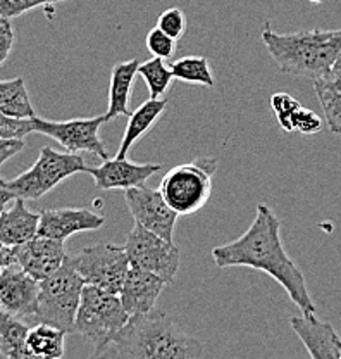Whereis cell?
Masks as SVG:
<instances>
[{
  "instance_id": "cell-7",
  "label": "cell",
  "mask_w": 341,
  "mask_h": 359,
  "mask_svg": "<svg viewBox=\"0 0 341 359\" xmlns=\"http://www.w3.org/2000/svg\"><path fill=\"white\" fill-rule=\"evenodd\" d=\"M216 170L217 161L214 157L179 164L164 175L159 190L178 215H195L211 199Z\"/></svg>"
},
{
  "instance_id": "cell-13",
  "label": "cell",
  "mask_w": 341,
  "mask_h": 359,
  "mask_svg": "<svg viewBox=\"0 0 341 359\" xmlns=\"http://www.w3.org/2000/svg\"><path fill=\"white\" fill-rule=\"evenodd\" d=\"M13 256L18 266L25 269L29 276L42 282L61 268L67 254L62 241L35 235L25 244L13 247Z\"/></svg>"
},
{
  "instance_id": "cell-20",
  "label": "cell",
  "mask_w": 341,
  "mask_h": 359,
  "mask_svg": "<svg viewBox=\"0 0 341 359\" xmlns=\"http://www.w3.org/2000/svg\"><path fill=\"white\" fill-rule=\"evenodd\" d=\"M167 104H169V100L162 99V97L160 99H148L131 112L128 116V125H126L125 135H123L121 145H119V151L116 157L128 156L130 149L133 147L134 142L140 140L144 135H147L155 126V123L159 121L160 116L166 111Z\"/></svg>"
},
{
  "instance_id": "cell-5",
  "label": "cell",
  "mask_w": 341,
  "mask_h": 359,
  "mask_svg": "<svg viewBox=\"0 0 341 359\" xmlns=\"http://www.w3.org/2000/svg\"><path fill=\"white\" fill-rule=\"evenodd\" d=\"M85 285L83 276L73 266L71 257L66 256L61 268L40 282L35 320L73 334L74 318Z\"/></svg>"
},
{
  "instance_id": "cell-32",
  "label": "cell",
  "mask_w": 341,
  "mask_h": 359,
  "mask_svg": "<svg viewBox=\"0 0 341 359\" xmlns=\"http://www.w3.org/2000/svg\"><path fill=\"white\" fill-rule=\"evenodd\" d=\"M322 119L314 111L305 109L303 106L293 116V132H300L302 135H314L322 130Z\"/></svg>"
},
{
  "instance_id": "cell-24",
  "label": "cell",
  "mask_w": 341,
  "mask_h": 359,
  "mask_svg": "<svg viewBox=\"0 0 341 359\" xmlns=\"http://www.w3.org/2000/svg\"><path fill=\"white\" fill-rule=\"evenodd\" d=\"M0 111L13 118H33L35 109L22 78L0 81Z\"/></svg>"
},
{
  "instance_id": "cell-10",
  "label": "cell",
  "mask_w": 341,
  "mask_h": 359,
  "mask_svg": "<svg viewBox=\"0 0 341 359\" xmlns=\"http://www.w3.org/2000/svg\"><path fill=\"white\" fill-rule=\"evenodd\" d=\"M106 125L104 116L95 118H76L69 121H47L33 116V132L47 135L62 145L67 152H90L100 159H109L106 145L99 137L100 126Z\"/></svg>"
},
{
  "instance_id": "cell-37",
  "label": "cell",
  "mask_w": 341,
  "mask_h": 359,
  "mask_svg": "<svg viewBox=\"0 0 341 359\" xmlns=\"http://www.w3.org/2000/svg\"><path fill=\"white\" fill-rule=\"evenodd\" d=\"M6 183H7L6 180H4L2 177H0V189H4V187H6Z\"/></svg>"
},
{
  "instance_id": "cell-15",
  "label": "cell",
  "mask_w": 341,
  "mask_h": 359,
  "mask_svg": "<svg viewBox=\"0 0 341 359\" xmlns=\"http://www.w3.org/2000/svg\"><path fill=\"white\" fill-rule=\"evenodd\" d=\"M106 218L85 208L43 209L40 212L39 235L64 242L80 231H93L104 226Z\"/></svg>"
},
{
  "instance_id": "cell-19",
  "label": "cell",
  "mask_w": 341,
  "mask_h": 359,
  "mask_svg": "<svg viewBox=\"0 0 341 359\" xmlns=\"http://www.w3.org/2000/svg\"><path fill=\"white\" fill-rule=\"evenodd\" d=\"M138 59H130V61L119 62L112 67L111 85H109V106L106 114V123L112 121L119 116H130V99L131 90H133L134 80L138 76Z\"/></svg>"
},
{
  "instance_id": "cell-23",
  "label": "cell",
  "mask_w": 341,
  "mask_h": 359,
  "mask_svg": "<svg viewBox=\"0 0 341 359\" xmlns=\"http://www.w3.org/2000/svg\"><path fill=\"white\" fill-rule=\"evenodd\" d=\"M29 328L13 314L0 309V354L9 359H28L26 337Z\"/></svg>"
},
{
  "instance_id": "cell-3",
  "label": "cell",
  "mask_w": 341,
  "mask_h": 359,
  "mask_svg": "<svg viewBox=\"0 0 341 359\" xmlns=\"http://www.w3.org/2000/svg\"><path fill=\"white\" fill-rule=\"evenodd\" d=\"M260 39L279 69L291 76L314 81L341 59V28L277 33L265 22Z\"/></svg>"
},
{
  "instance_id": "cell-9",
  "label": "cell",
  "mask_w": 341,
  "mask_h": 359,
  "mask_svg": "<svg viewBox=\"0 0 341 359\" xmlns=\"http://www.w3.org/2000/svg\"><path fill=\"white\" fill-rule=\"evenodd\" d=\"M125 250L131 266L153 273L166 283L174 282L181 266V250L174 245V242L166 241L137 223L126 237Z\"/></svg>"
},
{
  "instance_id": "cell-4",
  "label": "cell",
  "mask_w": 341,
  "mask_h": 359,
  "mask_svg": "<svg viewBox=\"0 0 341 359\" xmlns=\"http://www.w3.org/2000/svg\"><path fill=\"white\" fill-rule=\"evenodd\" d=\"M128 320L130 314L126 313L119 294L95 285H85L74 318L73 334L83 335L95 347L93 356L100 358Z\"/></svg>"
},
{
  "instance_id": "cell-16",
  "label": "cell",
  "mask_w": 341,
  "mask_h": 359,
  "mask_svg": "<svg viewBox=\"0 0 341 359\" xmlns=\"http://www.w3.org/2000/svg\"><path fill=\"white\" fill-rule=\"evenodd\" d=\"M290 325L312 359H341V339L331 323L316 318V313H302L290 318Z\"/></svg>"
},
{
  "instance_id": "cell-8",
  "label": "cell",
  "mask_w": 341,
  "mask_h": 359,
  "mask_svg": "<svg viewBox=\"0 0 341 359\" xmlns=\"http://www.w3.org/2000/svg\"><path fill=\"white\" fill-rule=\"evenodd\" d=\"M76 271L83 276L86 285L119 294L130 269V259L125 245L100 242L85 247L76 256H69Z\"/></svg>"
},
{
  "instance_id": "cell-17",
  "label": "cell",
  "mask_w": 341,
  "mask_h": 359,
  "mask_svg": "<svg viewBox=\"0 0 341 359\" xmlns=\"http://www.w3.org/2000/svg\"><path fill=\"white\" fill-rule=\"evenodd\" d=\"M166 285L167 283L160 276L145 271L141 268L130 266L125 282H123L121 292H119V297H121L123 306L130 316L144 314L155 308L157 299Z\"/></svg>"
},
{
  "instance_id": "cell-38",
  "label": "cell",
  "mask_w": 341,
  "mask_h": 359,
  "mask_svg": "<svg viewBox=\"0 0 341 359\" xmlns=\"http://www.w3.org/2000/svg\"><path fill=\"white\" fill-rule=\"evenodd\" d=\"M0 309H2V308H0Z\"/></svg>"
},
{
  "instance_id": "cell-14",
  "label": "cell",
  "mask_w": 341,
  "mask_h": 359,
  "mask_svg": "<svg viewBox=\"0 0 341 359\" xmlns=\"http://www.w3.org/2000/svg\"><path fill=\"white\" fill-rule=\"evenodd\" d=\"M162 164H140L126 157H114V159H104V163L97 168L86 166L85 173L93 178L95 187L100 190H128L145 185V182L162 171Z\"/></svg>"
},
{
  "instance_id": "cell-30",
  "label": "cell",
  "mask_w": 341,
  "mask_h": 359,
  "mask_svg": "<svg viewBox=\"0 0 341 359\" xmlns=\"http://www.w3.org/2000/svg\"><path fill=\"white\" fill-rule=\"evenodd\" d=\"M59 2H67V0H0V16L13 20L36 7L54 6Z\"/></svg>"
},
{
  "instance_id": "cell-12",
  "label": "cell",
  "mask_w": 341,
  "mask_h": 359,
  "mask_svg": "<svg viewBox=\"0 0 341 359\" xmlns=\"http://www.w3.org/2000/svg\"><path fill=\"white\" fill-rule=\"evenodd\" d=\"M40 282L16 263L0 269V308L20 320H35Z\"/></svg>"
},
{
  "instance_id": "cell-22",
  "label": "cell",
  "mask_w": 341,
  "mask_h": 359,
  "mask_svg": "<svg viewBox=\"0 0 341 359\" xmlns=\"http://www.w3.org/2000/svg\"><path fill=\"white\" fill-rule=\"evenodd\" d=\"M66 332L52 325L39 323L29 328L26 337V349L29 358L42 359H61L64 356Z\"/></svg>"
},
{
  "instance_id": "cell-29",
  "label": "cell",
  "mask_w": 341,
  "mask_h": 359,
  "mask_svg": "<svg viewBox=\"0 0 341 359\" xmlns=\"http://www.w3.org/2000/svg\"><path fill=\"white\" fill-rule=\"evenodd\" d=\"M176 42L172 36L164 33L160 28H152L147 35V48L150 50V54L153 57H162V59H169L172 54L176 52Z\"/></svg>"
},
{
  "instance_id": "cell-36",
  "label": "cell",
  "mask_w": 341,
  "mask_h": 359,
  "mask_svg": "<svg viewBox=\"0 0 341 359\" xmlns=\"http://www.w3.org/2000/svg\"><path fill=\"white\" fill-rule=\"evenodd\" d=\"M11 201H13V199H11V197H9V194H6L2 189H0V212H2L4 209H6L7 202H11Z\"/></svg>"
},
{
  "instance_id": "cell-35",
  "label": "cell",
  "mask_w": 341,
  "mask_h": 359,
  "mask_svg": "<svg viewBox=\"0 0 341 359\" xmlns=\"http://www.w3.org/2000/svg\"><path fill=\"white\" fill-rule=\"evenodd\" d=\"M14 264V256H13V247H7L0 244V269L11 266Z\"/></svg>"
},
{
  "instance_id": "cell-26",
  "label": "cell",
  "mask_w": 341,
  "mask_h": 359,
  "mask_svg": "<svg viewBox=\"0 0 341 359\" xmlns=\"http://www.w3.org/2000/svg\"><path fill=\"white\" fill-rule=\"evenodd\" d=\"M138 74L147 83L150 99H160V97H164V93L169 90L172 80H174L169 65L162 57H153L147 62H140Z\"/></svg>"
},
{
  "instance_id": "cell-2",
  "label": "cell",
  "mask_w": 341,
  "mask_h": 359,
  "mask_svg": "<svg viewBox=\"0 0 341 359\" xmlns=\"http://www.w3.org/2000/svg\"><path fill=\"white\" fill-rule=\"evenodd\" d=\"M204 356V346L186 334L166 313L152 311L130 316L114 342L100 358L195 359Z\"/></svg>"
},
{
  "instance_id": "cell-21",
  "label": "cell",
  "mask_w": 341,
  "mask_h": 359,
  "mask_svg": "<svg viewBox=\"0 0 341 359\" xmlns=\"http://www.w3.org/2000/svg\"><path fill=\"white\" fill-rule=\"evenodd\" d=\"M314 90L324 111L328 128L333 133H341V59L328 73L314 80Z\"/></svg>"
},
{
  "instance_id": "cell-18",
  "label": "cell",
  "mask_w": 341,
  "mask_h": 359,
  "mask_svg": "<svg viewBox=\"0 0 341 359\" xmlns=\"http://www.w3.org/2000/svg\"><path fill=\"white\" fill-rule=\"evenodd\" d=\"M39 212L26 208L25 199H14L9 208L0 212V244L16 247L39 235Z\"/></svg>"
},
{
  "instance_id": "cell-33",
  "label": "cell",
  "mask_w": 341,
  "mask_h": 359,
  "mask_svg": "<svg viewBox=\"0 0 341 359\" xmlns=\"http://www.w3.org/2000/svg\"><path fill=\"white\" fill-rule=\"evenodd\" d=\"M14 45V29L9 18L0 16V65L7 61Z\"/></svg>"
},
{
  "instance_id": "cell-28",
  "label": "cell",
  "mask_w": 341,
  "mask_h": 359,
  "mask_svg": "<svg viewBox=\"0 0 341 359\" xmlns=\"http://www.w3.org/2000/svg\"><path fill=\"white\" fill-rule=\"evenodd\" d=\"M155 26L174 40H179L186 32V16L178 7H171V9H166L157 18Z\"/></svg>"
},
{
  "instance_id": "cell-1",
  "label": "cell",
  "mask_w": 341,
  "mask_h": 359,
  "mask_svg": "<svg viewBox=\"0 0 341 359\" xmlns=\"http://www.w3.org/2000/svg\"><path fill=\"white\" fill-rule=\"evenodd\" d=\"M217 268L246 266L276 280L302 313H316L305 276L286 254L281 241V219L269 205L258 204L249 230L236 241L212 249Z\"/></svg>"
},
{
  "instance_id": "cell-27",
  "label": "cell",
  "mask_w": 341,
  "mask_h": 359,
  "mask_svg": "<svg viewBox=\"0 0 341 359\" xmlns=\"http://www.w3.org/2000/svg\"><path fill=\"white\" fill-rule=\"evenodd\" d=\"M300 106L302 104L288 93H274L271 97V107L274 109L277 123L284 132H293V116Z\"/></svg>"
},
{
  "instance_id": "cell-31",
  "label": "cell",
  "mask_w": 341,
  "mask_h": 359,
  "mask_svg": "<svg viewBox=\"0 0 341 359\" xmlns=\"http://www.w3.org/2000/svg\"><path fill=\"white\" fill-rule=\"evenodd\" d=\"M33 133V118H13L0 111V138H25Z\"/></svg>"
},
{
  "instance_id": "cell-34",
  "label": "cell",
  "mask_w": 341,
  "mask_h": 359,
  "mask_svg": "<svg viewBox=\"0 0 341 359\" xmlns=\"http://www.w3.org/2000/svg\"><path fill=\"white\" fill-rule=\"evenodd\" d=\"M25 149L22 138H0V166Z\"/></svg>"
},
{
  "instance_id": "cell-25",
  "label": "cell",
  "mask_w": 341,
  "mask_h": 359,
  "mask_svg": "<svg viewBox=\"0 0 341 359\" xmlns=\"http://www.w3.org/2000/svg\"><path fill=\"white\" fill-rule=\"evenodd\" d=\"M174 80H181L190 85L200 87H214V74L209 65V59L204 55H188L169 65Z\"/></svg>"
},
{
  "instance_id": "cell-6",
  "label": "cell",
  "mask_w": 341,
  "mask_h": 359,
  "mask_svg": "<svg viewBox=\"0 0 341 359\" xmlns=\"http://www.w3.org/2000/svg\"><path fill=\"white\" fill-rule=\"evenodd\" d=\"M85 170L86 164L81 154L67 151L57 152L52 147H43L36 163L20 177L7 182L2 190L9 194L13 201H39L66 178L85 173Z\"/></svg>"
},
{
  "instance_id": "cell-11",
  "label": "cell",
  "mask_w": 341,
  "mask_h": 359,
  "mask_svg": "<svg viewBox=\"0 0 341 359\" xmlns=\"http://www.w3.org/2000/svg\"><path fill=\"white\" fill-rule=\"evenodd\" d=\"M125 199L134 223L160 235L166 241H172L179 215L167 204L160 190L145 185L133 187L125 190Z\"/></svg>"
}]
</instances>
